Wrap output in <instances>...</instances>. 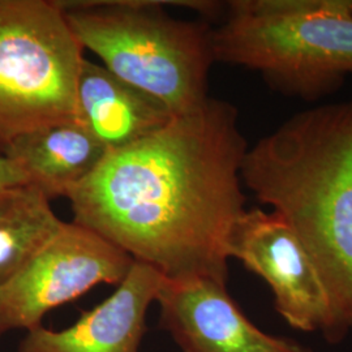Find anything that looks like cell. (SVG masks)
Here are the masks:
<instances>
[{
  "mask_svg": "<svg viewBox=\"0 0 352 352\" xmlns=\"http://www.w3.org/2000/svg\"><path fill=\"white\" fill-rule=\"evenodd\" d=\"M104 149L77 119L23 135L3 155L17 164L49 200L67 197L103 161Z\"/></svg>",
  "mask_w": 352,
  "mask_h": 352,
  "instance_id": "11",
  "label": "cell"
},
{
  "mask_svg": "<svg viewBox=\"0 0 352 352\" xmlns=\"http://www.w3.org/2000/svg\"><path fill=\"white\" fill-rule=\"evenodd\" d=\"M84 47L58 0H0V148L76 120Z\"/></svg>",
  "mask_w": 352,
  "mask_h": 352,
  "instance_id": "5",
  "label": "cell"
},
{
  "mask_svg": "<svg viewBox=\"0 0 352 352\" xmlns=\"http://www.w3.org/2000/svg\"><path fill=\"white\" fill-rule=\"evenodd\" d=\"M248 144L238 109L209 97L123 149L69 192L74 222L164 279L227 283L228 244L245 209Z\"/></svg>",
  "mask_w": 352,
  "mask_h": 352,
  "instance_id": "1",
  "label": "cell"
},
{
  "mask_svg": "<svg viewBox=\"0 0 352 352\" xmlns=\"http://www.w3.org/2000/svg\"><path fill=\"white\" fill-rule=\"evenodd\" d=\"M21 183H29L23 170L7 157L0 155V188Z\"/></svg>",
  "mask_w": 352,
  "mask_h": 352,
  "instance_id": "13",
  "label": "cell"
},
{
  "mask_svg": "<svg viewBox=\"0 0 352 352\" xmlns=\"http://www.w3.org/2000/svg\"><path fill=\"white\" fill-rule=\"evenodd\" d=\"M77 41L102 65L174 115L209 98L213 28L184 21L154 0H58Z\"/></svg>",
  "mask_w": 352,
  "mask_h": 352,
  "instance_id": "4",
  "label": "cell"
},
{
  "mask_svg": "<svg viewBox=\"0 0 352 352\" xmlns=\"http://www.w3.org/2000/svg\"><path fill=\"white\" fill-rule=\"evenodd\" d=\"M241 182L285 219L331 305L329 342L352 329V100L295 113L248 148Z\"/></svg>",
  "mask_w": 352,
  "mask_h": 352,
  "instance_id": "2",
  "label": "cell"
},
{
  "mask_svg": "<svg viewBox=\"0 0 352 352\" xmlns=\"http://www.w3.org/2000/svg\"><path fill=\"white\" fill-rule=\"evenodd\" d=\"M230 258L263 278L274 295L278 314L302 331L331 327V305L327 287L300 239L274 212L245 210L228 244Z\"/></svg>",
  "mask_w": 352,
  "mask_h": 352,
  "instance_id": "7",
  "label": "cell"
},
{
  "mask_svg": "<svg viewBox=\"0 0 352 352\" xmlns=\"http://www.w3.org/2000/svg\"><path fill=\"white\" fill-rule=\"evenodd\" d=\"M76 116L106 151H113L151 136L175 115L102 64L84 59L76 87Z\"/></svg>",
  "mask_w": 352,
  "mask_h": 352,
  "instance_id": "10",
  "label": "cell"
},
{
  "mask_svg": "<svg viewBox=\"0 0 352 352\" xmlns=\"http://www.w3.org/2000/svg\"><path fill=\"white\" fill-rule=\"evenodd\" d=\"M155 302L161 325L184 352H312L254 327L230 296L227 283L164 278Z\"/></svg>",
  "mask_w": 352,
  "mask_h": 352,
  "instance_id": "8",
  "label": "cell"
},
{
  "mask_svg": "<svg viewBox=\"0 0 352 352\" xmlns=\"http://www.w3.org/2000/svg\"><path fill=\"white\" fill-rule=\"evenodd\" d=\"M64 223L33 184L0 188V287L46 247Z\"/></svg>",
  "mask_w": 352,
  "mask_h": 352,
  "instance_id": "12",
  "label": "cell"
},
{
  "mask_svg": "<svg viewBox=\"0 0 352 352\" xmlns=\"http://www.w3.org/2000/svg\"><path fill=\"white\" fill-rule=\"evenodd\" d=\"M164 276L133 261L129 273L106 300L60 331L38 327L26 333L16 352H140L146 314Z\"/></svg>",
  "mask_w": 352,
  "mask_h": 352,
  "instance_id": "9",
  "label": "cell"
},
{
  "mask_svg": "<svg viewBox=\"0 0 352 352\" xmlns=\"http://www.w3.org/2000/svg\"><path fill=\"white\" fill-rule=\"evenodd\" d=\"M217 63L256 71L279 93L316 101L352 75V0H232L213 28Z\"/></svg>",
  "mask_w": 352,
  "mask_h": 352,
  "instance_id": "3",
  "label": "cell"
},
{
  "mask_svg": "<svg viewBox=\"0 0 352 352\" xmlns=\"http://www.w3.org/2000/svg\"><path fill=\"white\" fill-rule=\"evenodd\" d=\"M132 257L75 222L60 232L0 287V337L12 330L30 331L42 318L101 283L119 285Z\"/></svg>",
  "mask_w": 352,
  "mask_h": 352,
  "instance_id": "6",
  "label": "cell"
}]
</instances>
